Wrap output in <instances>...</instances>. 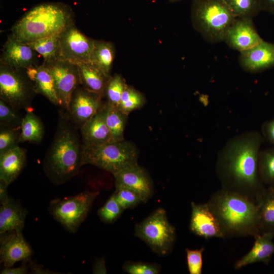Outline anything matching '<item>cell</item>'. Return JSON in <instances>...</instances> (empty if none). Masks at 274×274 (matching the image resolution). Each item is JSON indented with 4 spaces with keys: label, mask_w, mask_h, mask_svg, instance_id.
<instances>
[{
    "label": "cell",
    "mask_w": 274,
    "mask_h": 274,
    "mask_svg": "<svg viewBox=\"0 0 274 274\" xmlns=\"http://www.w3.org/2000/svg\"><path fill=\"white\" fill-rule=\"evenodd\" d=\"M262 11L274 15V0H260Z\"/></svg>",
    "instance_id": "cell-43"
},
{
    "label": "cell",
    "mask_w": 274,
    "mask_h": 274,
    "mask_svg": "<svg viewBox=\"0 0 274 274\" xmlns=\"http://www.w3.org/2000/svg\"><path fill=\"white\" fill-rule=\"evenodd\" d=\"M124 210L116 200L113 193L99 209L97 214L103 222L112 224L120 216Z\"/></svg>",
    "instance_id": "cell-34"
},
{
    "label": "cell",
    "mask_w": 274,
    "mask_h": 274,
    "mask_svg": "<svg viewBox=\"0 0 274 274\" xmlns=\"http://www.w3.org/2000/svg\"><path fill=\"white\" fill-rule=\"evenodd\" d=\"M29 79L33 82L37 94H40L56 106H59L52 76L43 63L25 69Z\"/></svg>",
    "instance_id": "cell-23"
},
{
    "label": "cell",
    "mask_w": 274,
    "mask_h": 274,
    "mask_svg": "<svg viewBox=\"0 0 274 274\" xmlns=\"http://www.w3.org/2000/svg\"><path fill=\"white\" fill-rule=\"evenodd\" d=\"M36 52L28 44L10 34L3 46L0 63L17 69H26L38 65Z\"/></svg>",
    "instance_id": "cell-17"
},
{
    "label": "cell",
    "mask_w": 274,
    "mask_h": 274,
    "mask_svg": "<svg viewBox=\"0 0 274 274\" xmlns=\"http://www.w3.org/2000/svg\"><path fill=\"white\" fill-rule=\"evenodd\" d=\"M218 220L226 237L253 236L260 234L256 202L222 188L207 202Z\"/></svg>",
    "instance_id": "cell-3"
},
{
    "label": "cell",
    "mask_w": 274,
    "mask_h": 274,
    "mask_svg": "<svg viewBox=\"0 0 274 274\" xmlns=\"http://www.w3.org/2000/svg\"><path fill=\"white\" fill-rule=\"evenodd\" d=\"M126 84L124 79L120 75L111 76L105 91L106 101L113 106L119 107L122 94Z\"/></svg>",
    "instance_id": "cell-33"
},
{
    "label": "cell",
    "mask_w": 274,
    "mask_h": 274,
    "mask_svg": "<svg viewBox=\"0 0 274 274\" xmlns=\"http://www.w3.org/2000/svg\"><path fill=\"white\" fill-rule=\"evenodd\" d=\"M113 176L116 188H126L134 191L144 203L153 194L152 180L147 170L138 163L128 166Z\"/></svg>",
    "instance_id": "cell-13"
},
{
    "label": "cell",
    "mask_w": 274,
    "mask_h": 274,
    "mask_svg": "<svg viewBox=\"0 0 274 274\" xmlns=\"http://www.w3.org/2000/svg\"><path fill=\"white\" fill-rule=\"evenodd\" d=\"M191 208L189 229L192 232L205 239L226 237L218 220L208 202L197 204L192 201Z\"/></svg>",
    "instance_id": "cell-14"
},
{
    "label": "cell",
    "mask_w": 274,
    "mask_h": 274,
    "mask_svg": "<svg viewBox=\"0 0 274 274\" xmlns=\"http://www.w3.org/2000/svg\"><path fill=\"white\" fill-rule=\"evenodd\" d=\"M30 268L31 271L33 273H51L50 271L46 270L40 266L39 265L30 262Z\"/></svg>",
    "instance_id": "cell-45"
},
{
    "label": "cell",
    "mask_w": 274,
    "mask_h": 274,
    "mask_svg": "<svg viewBox=\"0 0 274 274\" xmlns=\"http://www.w3.org/2000/svg\"><path fill=\"white\" fill-rule=\"evenodd\" d=\"M71 8L62 3H48L38 5L19 19L11 33L18 41L29 43L60 34L74 23Z\"/></svg>",
    "instance_id": "cell-4"
},
{
    "label": "cell",
    "mask_w": 274,
    "mask_h": 274,
    "mask_svg": "<svg viewBox=\"0 0 274 274\" xmlns=\"http://www.w3.org/2000/svg\"><path fill=\"white\" fill-rule=\"evenodd\" d=\"M0 208V234L11 231L22 232L27 210L11 197Z\"/></svg>",
    "instance_id": "cell-22"
},
{
    "label": "cell",
    "mask_w": 274,
    "mask_h": 274,
    "mask_svg": "<svg viewBox=\"0 0 274 274\" xmlns=\"http://www.w3.org/2000/svg\"><path fill=\"white\" fill-rule=\"evenodd\" d=\"M82 152L78 128L70 120L64 110L59 111L54 136L42 164L50 181L60 185L77 176L82 166Z\"/></svg>",
    "instance_id": "cell-2"
},
{
    "label": "cell",
    "mask_w": 274,
    "mask_h": 274,
    "mask_svg": "<svg viewBox=\"0 0 274 274\" xmlns=\"http://www.w3.org/2000/svg\"><path fill=\"white\" fill-rule=\"evenodd\" d=\"M43 63L52 76L59 106L66 111L74 91L81 85L78 65L61 59Z\"/></svg>",
    "instance_id": "cell-10"
},
{
    "label": "cell",
    "mask_w": 274,
    "mask_h": 274,
    "mask_svg": "<svg viewBox=\"0 0 274 274\" xmlns=\"http://www.w3.org/2000/svg\"><path fill=\"white\" fill-rule=\"evenodd\" d=\"M25 69H17L0 63V99L16 110H30L36 94Z\"/></svg>",
    "instance_id": "cell-8"
},
{
    "label": "cell",
    "mask_w": 274,
    "mask_h": 274,
    "mask_svg": "<svg viewBox=\"0 0 274 274\" xmlns=\"http://www.w3.org/2000/svg\"><path fill=\"white\" fill-rule=\"evenodd\" d=\"M113 193L116 200L124 210L134 208L143 202L138 194L126 188H116Z\"/></svg>",
    "instance_id": "cell-37"
},
{
    "label": "cell",
    "mask_w": 274,
    "mask_h": 274,
    "mask_svg": "<svg viewBox=\"0 0 274 274\" xmlns=\"http://www.w3.org/2000/svg\"><path fill=\"white\" fill-rule=\"evenodd\" d=\"M94 43L73 23L59 35L60 59L77 65L90 62Z\"/></svg>",
    "instance_id": "cell-11"
},
{
    "label": "cell",
    "mask_w": 274,
    "mask_h": 274,
    "mask_svg": "<svg viewBox=\"0 0 274 274\" xmlns=\"http://www.w3.org/2000/svg\"><path fill=\"white\" fill-rule=\"evenodd\" d=\"M28 267L23 265L17 267H5L1 271V274H26L28 272Z\"/></svg>",
    "instance_id": "cell-41"
},
{
    "label": "cell",
    "mask_w": 274,
    "mask_h": 274,
    "mask_svg": "<svg viewBox=\"0 0 274 274\" xmlns=\"http://www.w3.org/2000/svg\"><path fill=\"white\" fill-rule=\"evenodd\" d=\"M104 105L79 129L83 146H99L112 142L111 134L106 122Z\"/></svg>",
    "instance_id": "cell-19"
},
{
    "label": "cell",
    "mask_w": 274,
    "mask_h": 274,
    "mask_svg": "<svg viewBox=\"0 0 274 274\" xmlns=\"http://www.w3.org/2000/svg\"><path fill=\"white\" fill-rule=\"evenodd\" d=\"M115 56V48L112 42L94 40L90 62L109 76H111Z\"/></svg>",
    "instance_id": "cell-26"
},
{
    "label": "cell",
    "mask_w": 274,
    "mask_h": 274,
    "mask_svg": "<svg viewBox=\"0 0 274 274\" xmlns=\"http://www.w3.org/2000/svg\"><path fill=\"white\" fill-rule=\"evenodd\" d=\"M105 259L99 258L95 261L93 268L94 273H106Z\"/></svg>",
    "instance_id": "cell-42"
},
{
    "label": "cell",
    "mask_w": 274,
    "mask_h": 274,
    "mask_svg": "<svg viewBox=\"0 0 274 274\" xmlns=\"http://www.w3.org/2000/svg\"><path fill=\"white\" fill-rule=\"evenodd\" d=\"M21 128L1 126L0 154L18 146Z\"/></svg>",
    "instance_id": "cell-36"
},
{
    "label": "cell",
    "mask_w": 274,
    "mask_h": 274,
    "mask_svg": "<svg viewBox=\"0 0 274 274\" xmlns=\"http://www.w3.org/2000/svg\"><path fill=\"white\" fill-rule=\"evenodd\" d=\"M138 155L136 146L125 140L99 146L82 145V166L91 164L114 175L137 164Z\"/></svg>",
    "instance_id": "cell-6"
},
{
    "label": "cell",
    "mask_w": 274,
    "mask_h": 274,
    "mask_svg": "<svg viewBox=\"0 0 274 274\" xmlns=\"http://www.w3.org/2000/svg\"><path fill=\"white\" fill-rule=\"evenodd\" d=\"M274 235L270 233L259 234L254 238L255 241L251 249L234 264L235 269L257 262L268 264L274 253Z\"/></svg>",
    "instance_id": "cell-20"
},
{
    "label": "cell",
    "mask_w": 274,
    "mask_h": 274,
    "mask_svg": "<svg viewBox=\"0 0 274 274\" xmlns=\"http://www.w3.org/2000/svg\"><path fill=\"white\" fill-rule=\"evenodd\" d=\"M235 18L253 19L262 11L260 0H224Z\"/></svg>",
    "instance_id": "cell-31"
},
{
    "label": "cell",
    "mask_w": 274,
    "mask_h": 274,
    "mask_svg": "<svg viewBox=\"0 0 274 274\" xmlns=\"http://www.w3.org/2000/svg\"><path fill=\"white\" fill-rule=\"evenodd\" d=\"M204 247L191 250L186 249L187 265L190 274H201L203 265L202 255Z\"/></svg>",
    "instance_id": "cell-39"
},
{
    "label": "cell",
    "mask_w": 274,
    "mask_h": 274,
    "mask_svg": "<svg viewBox=\"0 0 274 274\" xmlns=\"http://www.w3.org/2000/svg\"><path fill=\"white\" fill-rule=\"evenodd\" d=\"M256 202L259 210L260 234L270 233L274 235V187H266Z\"/></svg>",
    "instance_id": "cell-25"
},
{
    "label": "cell",
    "mask_w": 274,
    "mask_h": 274,
    "mask_svg": "<svg viewBox=\"0 0 274 274\" xmlns=\"http://www.w3.org/2000/svg\"><path fill=\"white\" fill-rule=\"evenodd\" d=\"M26 150L19 146L0 154V181L9 186L25 166Z\"/></svg>",
    "instance_id": "cell-21"
},
{
    "label": "cell",
    "mask_w": 274,
    "mask_h": 274,
    "mask_svg": "<svg viewBox=\"0 0 274 274\" xmlns=\"http://www.w3.org/2000/svg\"><path fill=\"white\" fill-rule=\"evenodd\" d=\"M78 66L81 85L105 97L106 87L111 76H108L91 62L80 63Z\"/></svg>",
    "instance_id": "cell-24"
},
{
    "label": "cell",
    "mask_w": 274,
    "mask_h": 274,
    "mask_svg": "<svg viewBox=\"0 0 274 274\" xmlns=\"http://www.w3.org/2000/svg\"><path fill=\"white\" fill-rule=\"evenodd\" d=\"M8 186L4 183L0 181V203L1 204L5 202L10 197L8 195Z\"/></svg>",
    "instance_id": "cell-44"
},
{
    "label": "cell",
    "mask_w": 274,
    "mask_h": 274,
    "mask_svg": "<svg viewBox=\"0 0 274 274\" xmlns=\"http://www.w3.org/2000/svg\"><path fill=\"white\" fill-rule=\"evenodd\" d=\"M60 34L26 44L40 54L44 58V61L48 62L60 59Z\"/></svg>",
    "instance_id": "cell-29"
},
{
    "label": "cell",
    "mask_w": 274,
    "mask_h": 274,
    "mask_svg": "<svg viewBox=\"0 0 274 274\" xmlns=\"http://www.w3.org/2000/svg\"><path fill=\"white\" fill-rule=\"evenodd\" d=\"M98 192L86 191L75 196L52 200L48 210L66 230L75 232L86 218Z\"/></svg>",
    "instance_id": "cell-9"
},
{
    "label": "cell",
    "mask_w": 274,
    "mask_h": 274,
    "mask_svg": "<svg viewBox=\"0 0 274 274\" xmlns=\"http://www.w3.org/2000/svg\"><path fill=\"white\" fill-rule=\"evenodd\" d=\"M123 269L130 274H158L161 266L156 263L127 261L123 264Z\"/></svg>",
    "instance_id": "cell-38"
},
{
    "label": "cell",
    "mask_w": 274,
    "mask_h": 274,
    "mask_svg": "<svg viewBox=\"0 0 274 274\" xmlns=\"http://www.w3.org/2000/svg\"><path fill=\"white\" fill-rule=\"evenodd\" d=\"M0 260L4 267L30 258L33 251L22 232L11 231L1 234Z\"/></svg>",
    "instance_id": "cell-16"
},
{
    "label": "cell",
    "mask_w": 274,
    "mask_h": 274,
    "mask_svg": "<svg viewBox=\"0 0 274 274\" xmlns=\"http://www.w3.org/2000/svg\"><path fill=\"white\" fill-rule=\"evenodd\" d=\"M44 133V126L41 120L32 110H27L23 117L21 126L20 143H40L43 140Z\"/></svg>",
    "instance_id": "cell-27"
},
{
    "label": "cell",
    "mask_w": 274,
    "mask_h": 274,
    "mask_svg": "<svg viewBox=\"0 0 274 274\" xmlns=\"http://www.w3.org/2000/svg\"><path fill=\"white\" fill-rule=\"evenodd\" d=\"M105 114L106 123L110 131L112 142L124 140V132L128 115L123 113L118 107L105 101Z\"/></svg>",
    "instance_id": "cell-28"
},
{
    "label": "cell",
    "mask_w": 274,
    "mask_h": 274,
    "mask_svg": "<svg viewBox=\"0 0 274 274\" xmlns=\"http://www.w3.org/2000/svg\"><path fill=\"white\" fill-rule=\"evenodd\" d=\"M238 61L245 71L259 73L274 66V43L263 40L255 47L239 52Z\"/></svg>",
    "instance_id": "cell-18"
},
{
    "label": "cell",
    "mask_w": 274,
    "mask_h": 274,
    "mask_svg": "<svg viewBox=\"0 0 274 274\" xmlns=\"http://www.w3.org/2000/svg\"><path fill=\"white\" fill-rule=\"evenodd\" d=\"M258 169L263 184L274 187V147L260 151Z\"/></svg>",
    "instance_id": "cell-30"
},
{
    "label": "cell",
    "mask_w": 274,
    "mask_h": 274,
    "mask_svg": "<svg viewBox=\"0 0 274 274\" xmlns=\"http://www.w3.org/2000/svg\"><path fill=\"white\" fill-rule=\"evenodd\" d=\"M235 19L224 0L192 1L191 20L193 27L209 43L223 41Z\"/></svg>",
    "instance_id": "cell-5"
},
{
    "label": "cell",
    "mask_w": 274,
    "mask_h": 274,
    "mask_svg": "<svg viewBox=\"0 0 274 274\" xmlns=\"http://www.w3.org/2000/svg\"><path fill=\"white\" fill-rule=\"evenodd\" d=\"M134 235L160 256L172 251L176 237L175 228L168 221L165 210L161 208L136 224Z\"/></svg>",
    "instance_id": "cell-7"
},
{
    "label": "cell",
    "mask_w": 274,
    "mask_h": 274,
    "mask_svg": "<svg viewBox=\"0 0 274 274\" xmlns=\"http://www.w3.org/2000/svg\"><path fill=\"white\" fill-rule=\"evenodd\" d=\"M104 97L81 85L74 91L65 113L79 129L98 112L104 105Z\"/></svg>",
    "instance_id": "cell-12"
},
{
    "label": "cell",
    "mask_w": 274,
    "mask_h": 274,
    "mask_svg": "<svg viewBox=\"0 0 274 274\" xmlns=\"http://www.w3.org/2000/svg\"><path fill=\"white\" fill-rule=\"evenodd\" d=\"M263 136L249 131L230 139L218 153L216 173L221 188L256 201L266 187L261 180L258 158Z\"/></svg>",
    "instance_id": "cell-1"
},
{
    "label": "cell",
    "mask_w": 274,
    "mask_h": 274,
    "mask_svg": "<svg viewBox=\"0 0 274 274\" xmlns=\"http://www.w3.org/2000/svg\"><path fill=\"white\" fill-rule=\"evenodd\" d=\"M262 132L269 142L274 144V119L265 122L262 125Z\"/></svg>",
    "instance_id": "cell-40"
},
{
    "label": "cell",
    "mask_w": 274,
    "mask_h": 274,
    "mask_svg": "<svg viewBox=\"0 0 274 274\" xmlns=\"http://www.w3.org/2000/svg\"><path fill=\"white\" fill-rule=\"evenodd\" d=\"M146 101L145 96L142 92L126 84L118 108L123 113L128 115L132 111L142 108Z\"/></svg>",
    "instance_id": "cell-32"
},
{
    "label": "cell",
    "mask_w": 274,
    "mask_h": 274,
    "mask_svg": "<svg viewBox=\"0 0 274 274\" xmlns=\"http://www.w3.org/2000/svg\"><path fill=\"white\" fill-rule=\"evenodd\" d=\"M17 111L0 99V126L21 128L23 117Z\"/></svg>",
    "instance_id": "cell-35"
},
{
    "label": "cell",
    "mask_w": 274,
    "mask_h": 274,
    "mask_svg": "<svg viewBox=\"0 0 274 274\" xmlns=\"http://www.w3.org/2000/svg\"><path fill=\"white\" fill-rule=\"evenodd\" d=\"M263 40L258 34L253 19L236 18L225 35L224 42L239 52L257 45Z\"/></svg>",
    "instance_id": "cell-15"
},
{
    "label": "cell",
    "mask_w": 274,
    "mask_h": 274,
    "mask_svg": "<svg viewBox=\"0 0 274 274\" xmlns=\"http://www.w3.org/2000/svg\"><path fill=\"white\" fill-rule=\"evenodd\" d=\"M169 2H172V3H175V2H179V1H182V0H168Z\"/></svg>",
    "instance_id": "cell-46"
}]
</instances>
